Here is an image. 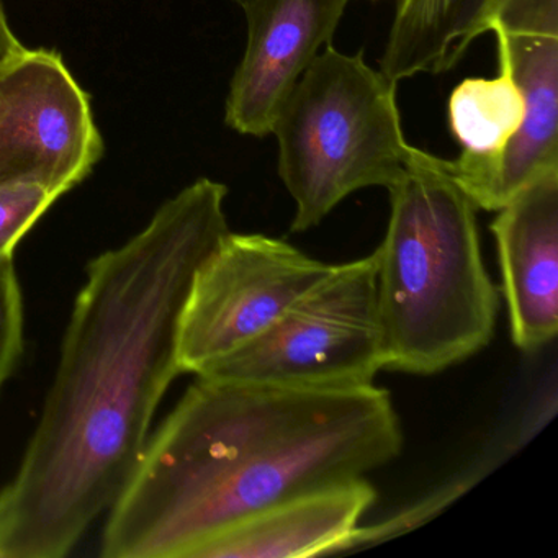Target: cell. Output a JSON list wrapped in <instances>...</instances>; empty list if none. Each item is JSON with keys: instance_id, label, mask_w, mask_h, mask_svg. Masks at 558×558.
<instances>
[{"instance_id": "6da1fadb", "label": "cell", "mask_w": 558, "mask_h": 558, "mask_svg": "<svg viewBox=\"0 0 558 558\" xmlns=\"http://www.w3.org/2000/svg\"><path fill=\"white\" fill-rule=\"evenodd\" d=\"M227 185L202 178L90 263L37 430L0 489V558L66 557L112 509L181 375L195 274L230 233Z\"/></svg>"}, {"instance_id": "7a4b0ae2", "label": "cell", "mask_w": 558, "mask_h": 558, "mask_svg": "<svg viewBox=\"0 0 558 558\" xmlns=\"http://www.w3.org/2000/svg\"><path fill=\"white\" fill-rule=\"evenodd\" d=\"M384 388L313 390L197 377L109 511L106 558H192L238 522L397 459Z\"/></svg>"}, {"instance_id": "3957f363", "label": "cell", "mask_w": 558, "mask_h": 558, "mask_svg": "<svg viewBox=\"0 0 558 558\" xmlns=\"http://www.w3.org/2000/svg\"><path fill=\"white\" fill-rule=\"evenodd\" d=\"M387 191L390 220L375 250L384 368L434 375L495 335L499 295L483 263L478 208L444 159L423 149Z\"/></svg>"}, {"instance_id": "277c9868", "label": "cell", "mask_w": 558, "mask_h": 558, "mask_svg": "<svg viewBox=\"0 0 558 558\" xmlns=\"http://www.w3.org/2000/svg\"><path fill=\"white\" fill-rule=\"evenodd\" d=\"M272 135L280 179L295 202L293 233L318 227L354 192L390 189L417 151L401 129L397 83L364 54L332 45L290 94Z\"/></svg>"}, {"instance_id": "5b68a950", "label": "cell", "mask_w": 558, "mask_h": 558, "mask_svg": "<svg viewBox=\"0 0 558 558\" xmlns=\"http://www.w3.org/2000/svg\"><path fill=\"white\" fill-rule=\"evenodd\" d=\"M384 371L377 254L331 266L269 329L201 377L313 390L374 385Z\"/></svg>"}, {"instance_id": "8992f818", "label": "cell", "mask_w": 558, "mask_h": 558, "mask_svg": "<svg viewBox=\"0 0 558 558\" xmlns=\"http://www.w3.org/2000/svg\"><path fill=\"white\" fill-rule=\"evenodd\" d=\"M292 244L228 233L195 274L179 332V367L197 377L269 329L329 272Z\"/></svg>"}, {"instance_id": "52a82bcc", "label": "cell", "mask_w": 558, "mask_h": 558, "mask_svg": "<svg viewBox=\"0 0 558 558\" xmlns=\"http://www.w3.org/2000/svg\"><path fill=\"white\" fill-rule=\"evenodd\" d=\"M104 149L89 96L60 53L25 48L0 70V184L37 182L61 197Z\"/></svg>"}, {"instance_id": "ba28073f", "label": "cell", "mask_w": 558, "mask_h": 558, "mask_svg": "<svg viewBox=\"0 0 558 558\" xmlns=\"http://www.w3.org/2000/svg\"><path fill=\"white\" fill-rule=\"evenodd\" d=\"M351 0H251L247 45L234 71L225 122L264 136L313 61L329 47Z\"/></svg>"}, {"instance_id": "9c48e42d", "label": "cell", "mask_w": 558, "mask_h": 558, "mask_svg": "<svg viewBox=\"0 0 558 558\" xmlns=\"http://www.w3.org/2000/svg\"><path fill=\"white\" fill-rule=\"evenodd\" d=\"M502 296L515 348L535 352L558 331V169L496 211Z\"/></svg>"}, {"instance_id": "30bf717a", "label": "cell", "mask_w": 558, "mask_h": 558, "mask_svg": "<svg viewBox=\"0 0 558 558\" xmlns=\"http://www.w3.org/2000/svg\"><path fill=\"white\" fill-rule=\"evenodd\" d=\"M492 32L505 41L524 93V122L501 155L486 165L463 168L444 159L453 181L485 211L501 210L535 179L558 169V38Z\"/></svg>"}, {"instance_id": "8fae6325", "label": "cell", "mask_w": 558, "mask_h": 558, "mask_svg": "<svg viewBox=\"0 0 558 558\" xmlns=\"http://www.w3.org/2000/svg\"><path fill=\"white\" fill-rule=\"evenodd\" d=\"M377 499L365 478L280 502L238 522L192 558H299L329 554L359 537V521Z\"/></svg>"}, {"instance_id": "7c38bea8", "label": "cell", "mask_w": 558, "mask_h": 558, "mask_svg": "<svg viewBox=\"0 0 558 558\" xmlns=\"http://www.w3.org/2000/svg\"><path fill=\"white\" fill-rule=\"evenodd\" d=\"M493 0H400L380 71L393 81L452 70L488 32Z\"/></svg>"}, {"instance_id": "4fadbf2b", "label": "cell", "mask_w": 558, "mask_h": 558, "mask_svg": "<svg viewBox=\"0 0 558 558\" xmlns=\"http://www.w3.org/2000/svg\"><path fill=\"white\" fill-rule=\"evenodd\" d=\"M498 41V76L463 80L449 97L450 132L462 146L456 166H480L501 155L521 130L527 112L524 93L512 74L505 41Z\"/></svg>"}, {"instance_id": "5bb4252c", "label": "cell", "mask_w": 558, "mask_h": 558, "mask_svg": "<svg viewBox=\"0 0 558 558\" xmlns=\"http://www.w3.org/2000/svg\"><path fill=\"white\" fill-rule=\"evenodd\" d=\"M58 198L37 182L0 184V264L14 259L19 241Z\"/></svg>"}, {"instance_id": "9a60e30c", "label": "cell", "mask_w": 558, "mask_h": 558, "mask_svg": "<svg viewBox=\"0 0 558 558\" xmlns=\"http://www.w3.org/2000/svg\"><path fill=\"white\" fill-rule=\"evenodd\" d=\"M24 351V302L14 259L0 264V390Z\"/></svg>"}, {"instance_id": "2e32d148", "label": "cell", "mask_w": 558, "mask_h": 558, "mask_svg": "<svg viewBox=\"0 0 558 558\" xmlns=\"http://www.w3.org/2000/svg\"><path fill=\"white\" fill-rule=\"evenodd\" d=\"M558 38V0H493L488 32Z\"/></svg>"}, {"instance_id": "e0dca14e", "label": "cell", "mask_w": 558, "mask_h": 558, "mask_svg": "<svg viewBox=\"0 0 558 558\" xmlns=\"http://www.w3.org/2000/svg\"><path fill=\"white\" fill-rule=\"evenodd\" d=\"M25 48L22 47L21 41L15 37L14 32L11 31L8 17H5L4 8L0 2V70L8 66L9 63L21 57Z\"/></svg>"}, {"instance_id": "ac0fdd59", "label": "cell", "mask_w": 558, "mask_h": 558, "mask_svg": "<svg viewBox=\"0 0 558 558\" xmlns=\"http://www.w3.org/2000/svg\"><path fill=\"white\" fill-rule=\"evenodd\" d=\"M233 2L240 5L241 9L247 8L251 4V0H233Z\"/></svg>"}]
</instances>
